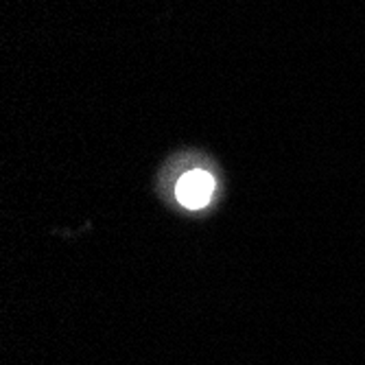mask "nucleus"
I'll list each match as a JSON object with an SVG mask.
<instances>
[{
	"label": "nucleus",
	"instance_id": "1",
	"mask_svg": "<svg viewBox=\"0 0 365 365\" xmlns=\"http://www.w3.org/2000/svg\"><path fill=\"white\" fill-rule=\"evenodd\" d=\"M212 190H215V180L210 173L206 171H188L180 178L178 186H175V195H178V202L190 210H197V208H204L210 197H212Z\"/></svg>",
	"mask_w": 365,
	"mask_h": 365
}]
</instances>
